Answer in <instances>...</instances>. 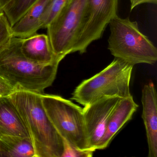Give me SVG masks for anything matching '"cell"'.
Wrapping results in <instances>:
<instances>
[{
    "mask_svg": "<svg viewBox=\"0 0 157 157\" xmlns=\"http://www.w3.org/2000/svg\"><path fill=\"white\" fill-rule=\"evenodd\" d=\"M0 156L35 157L34 149L29 138L0 136Z\"/></svg>",
    "mask_w": 157,
    "mask_h": 157,
    "instance_id": "5bb4252c",
    "label": "cell"
},
{
    "mask_svg": "<svg viewBox=\"0 0 157 157\" xmlns=\"http://www.w3.org/2000/svg\"><path fill=\"white\" fill-rule=\"evenodd\" d=\"M16 90L17 89L13 86L9 81L0 75V96L8 97Z\"/></svg>",
    "mask_w": 157,
    "mask_h": 157,
    "instance_id": "d6986e66",
    "label": "cell"
},
{
    "mask_svg": "<svg viewBox=\"0 0 157 157\" xmlns=\"http://www.w3.org/2000/svg\"><path fill=\"white\" fill-rule=\"evenodd\" d=\"M63 142L64 151L61 157H91L94 151L90 149H79L71 146L64 140Z\"/></svg>",
    "mask_w": 157,
    "mask_h": 157,
    "instance_id": "ac0fdd59",
    "label": "cell"
},
{
    "mask_svg": "<svg viewBox=\"0 0 157 157\" xmlns=\"http://www.w3.org/2000/svg\"><path fill=\"white\" fill-rule=\"evenodd\" d=\"M88 0H68L47 27L53 52L64 58L72 53L85 13Z\"/></svg>",
    "mask_w": 157,
    "mask_h": 157,
    "instance_id": "8992f818",
    "label": "cell"
},
{
    "mask_svg": "<svg viewBox=\"0 0 157 157\" xmlns=\"http://www.w3.org/2000/svg\"><path fill=\"white\" fill-rule=\"evenodd\" d=\"M2 97V96H0V97Z\"/></svg>",
    "mask_w": 157,
    "mask_h": 157,
    "instance_id": "7402d4cb",
    "label": "cell"
},
{
    "mask_svg": "<svg viewBox=\"0 0 157 157\" xmlns=\"http://www.w3.org/2000/svg\"><path fill=\"white\" fill-rule=\"evenodd\" d=\"M121 98L104 97L84 106V124L88 147L96 150L104 134L108 118Z\"/></svg>",
    "mask_w": 157,
    "mask_h": 157,
    "instance_id": "ba28073f",
    "label": "cell"
},
{
    "mask_svg": "<svg viewBox=\"0 0 157 157\" xmlns=\"http://www.w3.org/2000/svg\"><path fill=\"white\" fill-rule=\"evenodd\" d=\"M111 34L108 49L115 58L134 66L153 65L157 60V49L140 31L137 23L116 15L109 24Z\"/></svg>",
    "mask_w": 157,
    "mask_h": 157,
    "instance_id": "3957f363",
    "label": "cell"
},
{
    "mask_svg": "<svg viewBox=\"0 0 157 157\" xmlns=\"http://www.w3.org/2000/svg\"><path fill=\"white\" fill-rule=\"evenodd\" d=\"M13 37L11 27L4 13L0 16V49L5 46Z\"/></svg>",
    "mask_w": 157,
    "mask_h": 157,
    "instance_id": "e0dca14e",
    "label": "cell"
},
{
    "mask_svg": "<svg viewBox=\"0 0 157 157\" xmlns=\"http://www.w3.org/2000/svg\"><path fill=\"white\" fill-rule=\"evenodd\" d=\"M2 13H3V12L2 11V10H1V9H0V16H1Z\"/></svg>",
    "mask_w": 157,
    "mask_h": 157,
    "instance_id": "44dd1931",
    "label": "cell"
},
{
    "mask_svg": "<svg viewBox=\"0 0 157 157\" xmlns=\"http://www.w3.org/2000/svg\"><path fill=\"white\" fill-rule=\"evenodd\" d=\"M18 136L30 138L18 112L8 97H0V136Z\"/></svg>",
    "mask_w": 157,
    "mask_h": 157,
    "instance_id": "7c38bea8",
    "label": "cell"
},
{
    "mask_svg": "<svg viewBox=\"0 0 157 157\" xmlns=\"http://www.w3.org/2000/svg\"><path fill=\"white\" fill-rule=\"evenodd\" d=\"M20 49L25 57L38 63L60 62L64 59L55 55L47 35L36 33L21 38Z\"/></svg>",
    "mask_w": 157,
    "mask_h": 157,
    "instance_id": "8fae6325",
    "label": "cell"
},
{
    "mask_svg": "<svg viewBox=\"0 0 157 157\" xmlns=\"http://www.w3.org/2000/svg\"><path fill=\"white\" fill-rule=\"evenodd\" d=\"M133 67L115 58L103 70L77 86L71 100L84 106L103 97L131 96L130 82Z\"/></svg>",
    "mask_w": 157,
    "mask_h": 157,
    "instance_id": "277c9868",
    "label": "cell"
},
{
    "mask_svg": "<svg viewBox=\"0 0 157 157\" xmlns=\"http://www.w3.org/2000/svg\"><path fill=\"white\" fill-rule=\"evenodd\" d=\"M41 97L48 117L63 140L79 149H90L83 108L59 95L42 93Z\"/></svg>",
    "mask_w": 157,
    "mask_h": 157,
    "instance_id": "5b68a950",
    "label": "cell"
},
{
    "mask_svg": "<svg viewBox=\"0 0 157 157\" xmlns=\"http://www.w3.org/2000/svg\"><path fill=\"white\" fill-rule=\"evenodd\" d=\"M21 38L13 36L0 49V75L17 89L44 93L56 78L60 61L38 63L25 57L20 49Z\"/></svg>",
    "mask_w": 157,
    "mask_h": 157,
    "instance_id": "7a4b0ae2",
    "label": "cell"
},
{
    "mask_svg": "<svg viewBox=\"0 0 157 157\" xmlns=\"http://www.w3.org/2000/svg\"><path fill=\"white\" fill-rule=\"evenodd\" d=\"M38 1L3 0L0 3V9L12 27Z\"/></svg>",
    "mask_w": 157,
    "mask_h": 157,
    "instance_id": "9a60e30c",
    "label": "cell"
},
{
    "mask_svg": "<svg viewBox=\"0 0 157 157\" xmlns=\"http://www.w3.org/2000/svg\"><path fill=\"white\" fill-rule=\"evenodd\" d=\"M42 94L17 89L8 97L28 132L35 157H61L63 140L46 113Z\"/></svg>",
    "mask_w": 157,
    "mask_h": 157,
    "instance_id": "6da1fadb",
    "label": "cell"
},
{
    "mask_svg": "<svg viewBox=\"0 0 157 157\" xmlns=\"http://www.w3.org/2000/svg\"><path fill=\"white\" fill-rule=\"evenodd\" d=\"M50 0H39L26 13L11 27L13 37L27 38L37 33L42 29L41 18Z\"/></svg>",
    "mask_w": 157,
    "mask_h": 157,
    "instance_id": "4fadbf2b",
    "label": "cell"
},
{
    "mask_svg": "<svg viewBox=\"0 0 157 157\" xmlns=\"http://www.w3.org/2000/svg\"><path fill=\"white\" fill-rule=\"evenodd\" d=\"M118 0H88L72 53L84 54L88 47L101 37L107 25L117 15Z\"/></svg>",
    "mask_w": 157,
    "mask_h": 157,
    "instance_id": "52a82bcc",
    "label": "cell"
},
{
    "mask_svg": "<svg viewBox=\"0 0 157 157\" xmlns=\"http://www.w3.org/2000/svg\"><path fill=\"white\" fill-rule=\"evenodd\" d=\"M67 1L68 0H50L41 18L42 28H47Z\"/></svg>",
    "mask_w": 157,
    "mask_h": 157,
    "instance_id": "2e32d148",
    "label": "cell"
},
{
    "mask_svg": "<svg viewBox=\"0 0 157 157\" xmlns=\"http://www.w3.org/2000/svg\"><path fill=\"white\" fill-rule=\"evenodd\" d=\"M141 102L143 107L142 118L148 145V157H157V92L152 82L143 87Z\"/></svg>",
    "mask_w": 157,
    "mask_h": 157,
    "instance_id": "9c48e42d",
    "label": "cell"
},
{
    "mask_svg": "<svg viewBox=\"0 0 157 157\" xmlns=\"http://www.w3.org/2000/svg\"><path fill=\"white\" fill-rule=\"evenodd\" d=\"M138 107L132 95L120 99L108 118L104 134L96 150L104 149L108 147L116 134L132 118Z\"/></svg>",
    "mask_w": 157,
    "mask_h": 157,
    "instance_id": "30bf717a",
    "label": "cell"
},
{
    "mask_svg": "<svg viewBox=\"0 0 157 157\" xmlns=\"http://www.w3.org/2000/svg\"><path fill=\"white\" fill-rule=\"evenodd\" d=\"M130 2V11H132L137 6L145 3L157 4V0H129Z\"/></svg>",
    "mask_w": 157,
    "mask_h": 157,
    "instance_id": "ffe728a7",
    "label": "cell"
}]
</instances>
